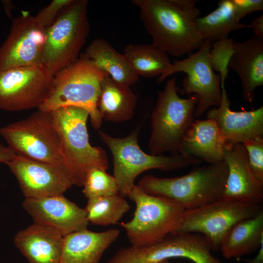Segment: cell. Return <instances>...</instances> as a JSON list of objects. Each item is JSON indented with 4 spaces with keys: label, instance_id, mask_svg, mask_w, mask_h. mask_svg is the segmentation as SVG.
<instances>
[{
    "label": "cell",
    "instance_id": "1",
    "mask_svg": "<svg viewBox=\"0 0 263 263\" xmlns=\"http://www.w3.org/2000/svg\"><path fill=\"white\" fill-rule=\"evenodd\" d=\"M196 0H132L152 38V44L169 56L180 57L198 50L204 41L196 20L201 12Z\"/></svg>",
    "mask_w": 263,
    "mask_h": 263
},
{
    "label": "cell",
    "instance_id": "2",
    "mask_svg": "<svg viewBox=\"0 0 263 263\" xmlns=\"http://www.w3.org/2000/svg\"><path fill=\"white\" fill-rule=\"evenodd\" d=\"M227 174L223 160L198 167L181 176L145 175L137 185L147 193L173 201L188 210L222 198Z\"/></svg>",
    "mask_w": 263,
    "mask_h": 263
},
{
    "label": "cell",
    "instance_id": "3",
    "mask_svg": "<svg viewBox=\"0 0 263 263\" xmlns=\"http://www.w3.org/2000/svg\"><path fill=\"white\" fill-rule=\"evenodd\" d=\"M60 142L64 165L73 185L82 187L94 168L106 170L109 162L105 150L89 141L87 121L89 114L77 107H61L51 112Z\"/></svg>",
    "mask_w": 263,
    "mask_h": 263
},
{
    "label": "cell",
    "instance_id": "4",
    "mask_svg": "<svg viewBox=\"0 0 263 263\" xmlns=\"http://www.w3.org/2000/svg\"><path fill=\"white\" fill-rule=\"evenodd\" d=\"M140 127L124 137H114L102 131L98 132L101 140L112 152L113 177L118 185L119 194L125 198L135 185L137 177L145 171L151 169L173 171L202 162L181 153L165 156L145 153L138 142Z\"/></svg>",
    "mask_w": 263,
    "mask_h": 263
},
{
    "label": "cell",
    "instance_id": "5",
    "mask_svg": "<svg viewBox=\"0 0 263 263\" xmlns=\"http://www.w3.org/2000/svg\"><path fill=\"white\" fill-rule=\"evenodd\" d=\"M178 93L175 76L169 79L164 89L158 92L151 114V132L149 143L150 154H179L183 139L195 120L197 96L191 94L184 98Z\"/></svg>",
    "mask_w": 263,
    "mask_h": 263
},
{
    "label": "cell",
    "instance_id": "6",
    "mask_svg": "<svg viewBox=\"0 0 263 263\" xmlns=\"http://www.w3.org/2000/svg\"><path fill=\"white\" fill-rule=\"evenodd\" d=\"M107 75L81 54L55 75L52 92L38 110L51 112L66 106L79 107L88 112L93 127L99 129L103 118L97 102L101 82Z\"/></svg>",
    "mask_w": 263,
    "mask_h": 263
},
{
    "label": "cell",
    "instance_id": "7",
    "mask_svg": "<svg viewBox=\"0 0 263 263\" xmlns=\"http://www.w3.org/2000/svg\"><path fill=\"white\" fill-rule=\"evenodd\" d=\"M127 197L135 209L132 218L120 225L132 246L153 244L175 232L182 222L185 210L173 201L147 193L136 185Z\"/></svg>",
    "mask_w": 263,
    "mask_h": 263
},
{
    "label": "cell",
    "instance_id": "8",
    "mask_svg": "<svg viewBox=\"0 0 263 263\" xmlns=\"http://www.w3.org/2000/svg\"><path fill=\"white\" fill-rule=\"evenodd\" d=\"M87 0H73L46 29L42 65L55 75L78 59L90 31Z\"/></svg>",
    "mask_w": 263,
    "mask_h": 263
},
{
    "label": "cell",
    "instance_id": "9",
    "mask_svg": "<svg viewBox=\"0 0 263 263\" xmlns=\"http://www.w3.org/2000/svg\"><path fill=\"white\" fill-rule=\"evenodd\" d=\"M0 134L8 146L18 154L37 161L64 166L51 112L38 110L26 118L2 127Z\"/></svg>",
    "mask_w": 263,
    "mask_h": 263
},
{
    "label": "cell",
    "instance_id": "10",
    "mask_svg": "<svg viewBox=\"0 0 263 263\" xmlns=\"http://www.w3.org/2000/svg\"><path fill=\"white\" fill-rule=\"evenodd\" d=\"M263 212V203L232 201L221 198L202 207L185 210L175 232H194L204 236L213 251L219 250L222 238L235 224Z\"/></svg>",
    "mask_w": 263,
    "mask_h": 263
},
{
    "label": "cell",
    "instance_id": "11",
    "mask_svg": "<svg viewBox=\"0 0 263 263\" xmlns=\"http://www.w3.org/2000/svg\"><path fill=\"white\" fill-rule=\"evenodd\" d=\"M211 43L205 41L194 53L187 58L175 59L158 78L159 82L178 73L186 76L182 81L183 92L198 98L194 116L202 115L209 108L218 106L222 100L221 77L214 72L210 55Z\"/></svg>",
    "mask_w": 263,
    "mask_h": 263
},
{
    "label": "cell",
    "instance_id": "12",
    "mask_svg": "<svg viewBox=\"0 0 263 263\" xmlns=\"http://www.w3.org/2000/svg\"><path fill=\"white\" fill-rule=\"evenodd\" d=\"M54 79L43 66L0 71V109L18 112L38 108L51 95Z\"/></svg>",
    "mask_w": 263,
    "mask_h": 263
},
{
    "label": "cell",
    "instance_id": "13",
    "mask_svg": "<svg viewBox=\"0 0 263 263\" xmlns=\"http://www.w3.org/2000/svg\"><path fill=\"white\" fill-rule=\"evenodd\" d=\"M211 251L200 234L174 232L149 245L121 248L118 259L119 263H157L175 258L188 259L195 263H223Z\"/></svg>",
    "mask_w": 263,
    "mask_h": 263
},
{
    "label": "cell",
    "instance_id": "14",
    "mask_svg": "<svg viewBox=\"0 0 263 263\" xmlns=\"http://www.w3.org/2000/svg\"><path fill=\"white\" fill-rule=\"evenodd\" d=\"M27 198L63 194L73 184L63 165L37 161L12 151L5 162Z\"/></svg>",
    "mask_w": 263,
    "mask_h": 263
},
{
    "label": "cell",
    "instance_id": "15",
    "mask_svg": "<svg viewBox=\"0 0 263 263\" xmlns=\"http://www.w3.org/2000/svg\"><path fill=\"white\" fill-rule=\"evenodd\" d=\"M46 29L24 12L12 19L8 36L0 46V71L25 66H42Z\"/></svg>",
    "mask_w": 263,
    "mask_h": 263
},
{
    "label": "cell",
    "instance_id": "16",
    "mask_svg": "<svg viewBox=\"0 0 263 263\" xmlns=\"http://www.w3.org/2000/svg\"><path fill=\"white\" fill-rule=\"evenodd\" d=\"M22 206L34 223L52 227L63 237L87 229L89 224L84 208L80 207L63 194L25 197Z\"/></svg>",
    "mask_w": 263,
    "mask_h": 263
},
{
    "label": "cell",
    "instance_id": "17",
    "mask_svg": "<svg viewBox=\"0 0 263 263\" xmlns=\"http://www.w3.org/2000/svg\"><path fill=\"white\" fill-rule=\"evenodd\" d=\"M223 160L228 174L222 198L253 203H263V184L255 176L243 144H225Z\"/></svg>",
    "mask_w": 263,
    "mask_h": 263
},
{
    "label": "cell",
    "instance_id": "18",
    "mask_svg": "<svg viewBox=\"0 0 263 263\" xmlns=\"http://www.w3.org/2000/svg\"><path fill=\"white\" fill-rule=\"evenodd\" d=\"M221 89L220 104L208 110L206 117L216 122L225 144H243L249 139L263 137V106L249 111H232L225 86Z\"/></svg>",
    "mask_w": 263,
    "mask_h": 263
},
{
    "label": "cell",
    "instance_id": "19",
    "mask_svg": "<svg viewBox=\"0 0 263 263\" xmlns=\"http://www.w3.org/2000/svg\"><path fill=\"white\" fill-rule=\"evenodd\" d=\"M227 67L238 75L243 97L252 103L255 89L263 85V39L253 36L243 42L233 40Z\"/></svg>",
    "mask_w": 263,
    "mask_h": 263
},
{
    "label": "cell",
    "instance_id": "20",
    "mask_svg": "<svg viewBox=\"0 0 263 263\" xmlns=\"http://www.w3.org/2000/svg\"><path fill=\"white\" fill-rule=\"evenodd\" d=\"M14 242L28 263H59L63 236L54 228L33 223L15 235Z\"/></svg>",
    "mask_w": 263,
    "mask_h": 263
},
{
    "label": "cell",
    "instance_id": "21",
    "mask_svg": "<svg viewBox=\"0 0 263 263\" xmlns=\"http://www.w3.org/2000/svg\"><path fill=\"white\" fill-rule=\"evenodd\" d=\"M119 235L116 228L101 232L87 228L67 235L63 237L59 263H99Z\"/></svg>",
    "mask_w": 263,
    "mask_h": 263
},
{
    "label": "cell",
    "instance_id": "22",
    "mask_svg": "<svg viewBox=\"0 0 263 263\" xmlns=\"http://www.w3.org/2000/svg\"><path fill=\"white\" fill-rule=\"evenodd\" d=\"M225 142L216 123L212 119L193 122L182 142L179 154H184L208 164L223 161Z\"/></svg>",
    "mask_w": 263,
    "mask_h": 263
},
{
    "label": "cell",
    "instance_id": "23",
    "mask_svg": "<svg viewBox=\"0 0 263 263\" xmlns=\"http://www.w3.org/2000/svg\"><path fill=\"white\" fill-rule=\"evenodd\" d=\"M263 243V212L240 221L222 238L219 250L225 258H239L258 250Z\"/></svg>",
    "mask_w": 263,
    "mask_h": 263
},
{
    "label": "cell",
    "instance_id": "24",
    "mask_svg": "<svg viewBox=\"0 0 263 263\" xmlns=\"http://www.w3.org/2000/svg\"><path fill=\"white\" fill-rule=\"evenodd\" d=\"M137 95L130 86L119 83L109 75L102 80L97 109L106 120L113 122L130 120L133 115Z\"/></svg>",
    "mask_w": 263,
    "mask_h": 263
},
{
    "label": "cell",
    "instance_id": "25",
    "mask_svg": "<svg viewBox=\"0 0 263 263\" xmlns=\"http://www.w3.org/2000/svg\"><path fill=\"white\" fill-rule=\"evenodd\" d=\"M82 55L119 83L130 86L138 80L123 54L104 39L93 40Z\"/></svg>",
    "mask_w": 263,
    "mask_h": 263
},
{
    "label": "cell",
    "instance_id": "26",
    "mask_svg": "<svg viewBox=\"0 0 263 263\" xmlns=\"http://www.w3.org/2000/svg\"><path fill=\"white\" fill-rule=\"evenodd\" d=\"M197 30L204 41L212 43L225 40L231 32L250 28L236 17L231 0H220L217 7L196 20Z\"/></svg>",
    "mask_w": 263,
    "mask_h": 263
},
{
    "label": "cell",
    "instance_id": "27",
    "mask_svg": "<svg viewBox=\"0 0 263 263\" xmlns=\"http://www.w3.org/2000/svg\"><path fill=\"white\" fill-rule=\"evenodd\" d=\"M123 54L139 77H159L171 63L169 55L152 43L128 44Z\"/></svg>",
    "mask_w": 263,
    "mask_h": 263
},
{
    "label": "cell",
    "instance_id": "28",
    "mask_svg": "<svg viewBox=\"0 0 263 263\" xmlns=\"http://www.w3.org/2000/svg\"><path fill=\"white\" fill-rule=\"evenodd\" d=\"M130 209L125 197L119 194L88 199L84 208L89 223L100 226L117 224Z\"/></svg>",
    "mask_w": 263,
    "mask_h": 263
},
{
    "label": "cell",
    "instance_id": "29",
    "mask_svg": "<svg viewBox=\"0 0 263 263\" xmlns=\"http://www.w3.org/2000/svg\"><path fill=\"white\" fill-rule=\"evenodd\" d=\"M106 171L94 168L87 174L82 186V192L88 200L119 194L115 179Z\"/></svg>",
    "mask_w": 263,
    "mask_h": 263
},
{
    "label": "cell",
    "instance_id": "30",
    "mask_svg": "<svg viewBox=\"0 0 263 263\" xmlns=\"http://www.w3.org/2000/svg\"><path fill=\"white\" fill-rule=\"evenodd\" d=\"M251 170L263 184V137L249 139L243 143Z\"/></svg>",
    "mask_w": 263,
    "mask_h": 263
},
{
    "label": "cell",
    "instance_id": "31",
    "mask_svg": "<svg viewBox=\"0 0 263 263\" xmlns=\"http://www.w3.org/2000/svg\"><path fill=\"white\" fill-rule=\"evenodd\" d=\"M72 1L53 0L34 16V18L41 27L47 29L55 21L61 11Z\"/></svg>",
    "mask_w": 263,
    "mask_h": 263
},
{
    "label": "cell",
    "instance_id": "32",
    "mask_svg": "<svg viewBox=\"0 0 263 263\" xmlns=\"http://www.w3.org/2000/svg\"><path fill=\"white\" fill-rule=\"evenodd\" d=\"M231 1L235 15L239 20L252 12L263 10V0H231Z\"/></svg>",
    "mask_w": 263,
    "mask_h": 263
},
{
    "label": "cell",
    "instance_id": "33",
    "mask_svg": "<svg viewBox=\"0 0 263 263\" xmlns=\"http://www.w3.org/2000/svg\"><path fill=\"white\" fill-rule=\"evenodd\" d=\"M249 25L254 32V36L263 39V15L254 19Z\"/></svg>",
    "mask_w": 263,
    "mask_h": 263
},
{
    "label": "cell",
    "instance_id": "34",
    "mask_svg": "<svg viewBox=\"0 0 263 263\" xmlns=\"http://www.w3.org/2000/svg\"><path fill=\"white\" fill-rule=\"evenodd\" d=\"M257 255L251 259L246 260V263H263V243L258 250Z\"/></svg>",
    "mask_w": 263,
    "mask_h": 263
},
{
    "label": "cell",
    "instance_id": "35",
    "mask_svg": "<svg viewBox=\"0 0 263 263\" xmlns=\"http://www.w3.org/2000/svg\"><path fill=\"white\" fill-rule=\"evenodd\" d=\"M157 263H170L169 260H165Z\"/></svg>",
    "mask_w": 263,
    "mask_h": 263
},
{
    "label": "cell",
    "instance_id": "36",
    "mask_svg": "<svg viewBox=\"0 0 263 263\" xmlns=\"http://www.w3.org/2000/svg\"></svg>",
    "mask_w": 263,
    "mask_h": 263
}]
</instances>
